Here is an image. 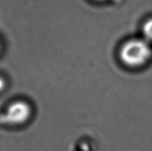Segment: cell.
<instances>
[{"label": "cell", "instance_id": "cell-4", "mask_svg": "<svg viewBox=\"0 0 152 151\" xmlns=\"http://www.w3.org/2000/svg\"><path fill=\"white\" fill-rule=\"evenodd\" d=\"M6 87V81L2 76H0V92L3 91Z\"/></svg>", "mask_w": 152, "mask_h": 151}, {"label": "cell", "instance_id": "cell-5", "mask_svg": "<svg viewBox=\"0 0 152 151\" xmlns=\"http://www.w3.org/2000/svg\"><path fill=\"white\" fill-rule=\"evenodd\" d=\"M95 1H99V2H105V1H115L116 0H95Z\"/></svg>", "mask_w": 152, "mask_h": 151}, {"label": "cell", "instance_id": "cell-3", "mask_svg": "<svg viewBox=\"0 0 152 151\" xmlns=\"http://www.w3.org/2000/svg\"><path fill=\"white\" fill-rule=\"evenodd\" d=\"M142 31L144 39H145L148 42L152 41V18L144 22Z\"/></svg>", "mask_w": 152, "mask_h": 151}, {"label": "cell", "instance_id": "cell-6", "mask_svg": "<svg viewBox=\"0 0 152 151\" xmlns=\"http://www.w3.org/2000/svg\"><path fill=\"white\" fill-rule=\"evenodd\" d=\"M1 43H0V51H1Z\"/></svg>", "mask_w": 152, "mask_h": 151}, {"label": "cell", "instance_id": "cell-2", "mask_svg": "<svg viewBox=\"0 0 152 151\" xmlns=\"http://www.w3.org/2000/svg\"><path fill=\"white\" fill-rule=\"evenodd\" d=\"M32 115V108L28 102L17 100L10 103L1 113L0 123L8 126H18L25 124Z\"/></svg>", "mask_w": 152, "mask_h": 151}, {"label": "cell", "instance_id": "cell-1", "mask_svg": "<svg viewBox=\"0 0 152 151\" xmlns=\"http://www.w3.org/2000/svg\"><path fill=\"white\" fill-rule=\"evenodd\" d=\"M152 56L149 42L144 38H132L122 45L119 53L120 61L126 66L138 68L145 65Z\"/></svg>", "mask_w": 152, "mask_h": 151}]
</instances>
